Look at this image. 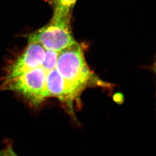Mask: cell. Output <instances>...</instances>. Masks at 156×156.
I'll list each match as a JSON object with an SVG mask.
<instances>
[{
  "mask_svg": "<svg viewBox=\"0 0 156 156\" xmlns=\"http://www.w3.org/2000/svg\"><path fill=\"white\" fill-rule=\"evenodd\" d=\"M56 68L66 82L79 93L96 80L76 42L58 52Z\"/></svg>",
  "mask_w": 156,
  "mask_h": 156,
  "instance_id": "obj_1",
  "label": "cell"
},
{
  "mask_svg": "<svg viewBox=\"0 0 156 156\" xmlns=\"http://www.w3.org/2000/svg\"><path fill=\"white\" fill-rule=\"evenodd\" d=\"M48 72L41 67L4 80L0 90H9L22 95L34 105H38L49 97L47 88Z\"/></svg>",
  "mask_w": 156,
  "mask_h": 156,
  "instance_id": "obj_2",
  "label": "cell"
},
{
  "mask_svg": "<svg viewBox=\"0 0 156 156\" xmlns=\"http://www.w3.org/2000/svg\"><path fill=\"white\" fill-rule=\"evenodd\" d=\"M28 43H38L46 50L59 52L76 42L70 23L53 22L28 36Z\"/></svg>",
  "mask_w": 156,
  "mask_h": 156,
  "instance_id": "obj_3",
  "label": "cell"
},
{
  "mask_svg": "<svg viewBox=\"0 0 156 156\" xmlns=\"http://www.w3.org/2000/svg\"><path fill=\"white\" fill-rule=\"evenodd\" d=\"M45 49L38 43H30L22 54L7 69L4 80L18 76L28 71L41 66Z\"/></svg>",
  "mask_w": 156,
  "mask_h": 156,
  "instance_id": "obj_4",
  "label": "cell"
},
{
  "mask_svg": "<svg viewBox=\"0 0 156 156\" xmlns=\"http://www.w3.org/2000/svg\"><path fill=\"white\" fill-rule=\"evenodd\" d=\"M47 88L49 97L57 98L65 102H72L80 94L66 82L56 68L48 72Z\"/></svg>",
  "mask_w": 156,
  "mask_h": 156,
  "instance_id": "obj_5",
  "label": "cell"
},
{
  "mask_svg": "<svg viewBox=\"0 0 156 156\" xmlns=\"http://www.w3.org/2000/svg\"><path fill=\"white\" fill-rule=\"evenodd\" d=\"M77 0H55L53 22L70 23L71 12Z\"/></svg>",
  "mask_w": 156,
  "mask_h": 156,
  "instance_id": "obj_6",
  "label": "cell"
},
{
  "mask_svg": "<svg viewBox=\"0 0 156 156\" xmlns=\"http://www.w3.org/2000/svg\"><path fill=\"white\" fill-rule=\"evenodd\" d=\"M58 52L45 49L44 58L41 67L47 72L56 68Z\"/></svg>",
  "mask_w": 156,
  "mask_h": 156,
  "instance_id": "obj_7",
  "label": "cell"
},
{
  "mask_svg": "<svg viewBox=\"0 0 156 156\" xmlns=\"http://www.w3.org/2000/svg\"><path fill=\"white\" fill-rule=\"evenodd\" d=\"M2 156H18L14 151L12 146H9L5 150L3 151Z\"/></svg>",
  "mask_w": 156,
  "mask_h": 156,
  "instance_id": "obj_8",
  "label": "cell"
},
{
  "mask_svg": "<svg viewBox=\"0 0 156 156\" xmlns=\"http://www.w3.org/2000/svg\"><path fill=\"white\" fill-rule=\"evenodd\" d=\"M3 154V151H0V156H2Z\"/></svg>",
  "mask_w": 156,
  "mask_h": 156,
  "instance_id": "obj_9",
  "label": "cell"
}]
</instances>
